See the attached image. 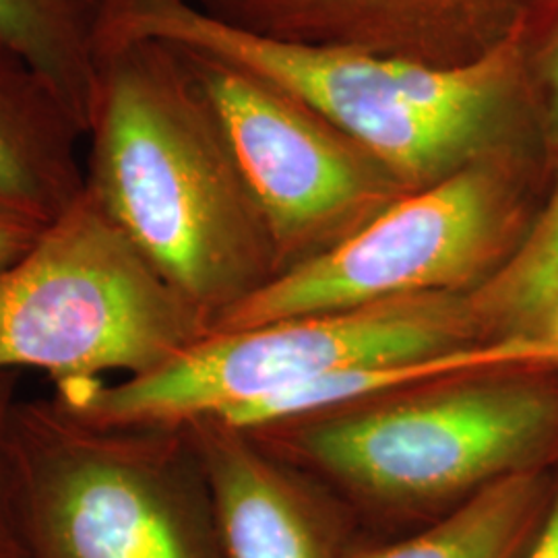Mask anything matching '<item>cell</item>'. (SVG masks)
Wrapping results in <instances>:
<instances>
[{"label": "cell", "instance_id": "e0dca14e", "mask_svg": "<svg viewBox=\"0 0 558 558\" xmlns=\"http://www.w3.org/2000/svg\"><path fill=\"white\" fill-rule=\"evenodd\" d=\"M530 59L542 108L544 140L558 166V0H546L527 23Z\"/></svg>", "mask_w": 558, "mask_h": 558}, {"label": "cell", "instance_id": "30bf717a", "mask_svg": "<svg viewBox=\"0 0 558 558\" xmlns=\"http://www.w3.org/2000/svg\"><path fill=\"white\" fill-rule=\"evenodd\" d=\"M85 135L40 75L0 44V214L48 226L85 189Z\"/></svg>", "mask_w": 558, "mask_h": 558}, {"label": "cell", "instance_id": "8992f818", "mask_svg": "<svg viewBox=\"0 0 558 558\" xmlns=\"http://www.w3.org/2000/svg\"><path fill=\"white\" fill-rule=\"evenodd\" d=\"M174 428L101 426L54 398L15 422L25 558H226L207 474L170 459Z\"/></svg>", "mask_w": 558, "mask_h": 558}, {"label": "cell", "instance_id": "3957f363", "mask_svg": "<svg viewBox=\"0 0 558 558\" xmlns=\"http://www.w3.org/2000/svg\"><path fill=\"white\" fill-rule=\"evenodd\" d=\"M539 158L550 160L544 145L502 149L399 195L327 251L221 311L209 333L447 294L490 278L538 214L527 191Z\"/></svg>", "mask_w": 558, "mask_h": 558}, {"label": "cell", "instance_id": "ba28073f", "mask_svg": "<svg viewBox=\"0 0 558 558\" xmlns=\"http://www.w3.org/2000/svg\"><path fill=\"white\" fill-rule=\"evenodd\" d=\"M180 52L216 112L276 257L350 223L356 230L408 193L354 141L276 87Z\"/></svg>", "mask_w": 558, "mask_h": 558}, {"label": "cell", "instance_id": "8fae6325", "mask_svg": "<svg viewBox=\"0 0 558 558\" xmlns=\"http://www.w3.org/2000/svg\"><path fill=\"white\" fill-rule=\"evenodd\" d=\"M203 453L226 558H336L311 509L239 433L189 424Z\"/></svg>", "mask_w": 558, "mask_h": 558}, {"label": "cell", "instance_id": "9c48e42d", "mask_svg": "<svg viewBox=\"0 0 558 558\" xmlns=\"http://www.w3.org/2000/svg\"><path fill=\"white\" fill-rule=\"evenodd\" d=\"M203 13L283 40L354 48L430 66L486 57L546 0H189Z\"/></svg>", "mask_w": 558, "mask_h": 558}, {"label": "cell", "instance_id": "d6986e66", "mask_svg": "<svg viewBox=\"0 0 558 558\" xmlns=\"http://www.w3.org/2000/svg\"><path fill=\"white\" fill-rule=\"evenodd\" d=\"M521 558H558V480L538 532Z\"/></svg>", "mask_w": 558, "mask_h": 558}, {"label": "cell", "instance_id": "2e32d148", "mask_svg": "<svg viewBox=\"0 0 558 558\" xmlns=\"http://www.w3.org/2000/svg\"><path fill=\"white\" fill-rule=\"evenodd\" d=\"M20 403V371H0V558H25L15 453Z\"/></svg>", "mask_w": 558, "mask_h": 558}, {"label": "cell", "instance_id": "5bb4252c", "mask_svg": "<svg viewBox=\"0 0 558 558\" xmlns=\"http://www.w3.org/2000/svg\"><path fill=\"white\" fill-rule=\"evenodd\" d=\"M106 0H0V44L59 96L87 137Z\"/></svg>", "mask_w": 558, "mask_h": 558}, {"label": "cell", "instance_id": "7a4b0ae2", "mask_svg": "<svg viewBox=\"0 0 558 558\" xmlns=\"http://www.w3.org/2000/svg\"><path fill=\"white\" fill-rule=\"evenodd\" d=\"M85 145V189L209 325L265 281V223L180 50H101Z\"/></svg>", "mask_w": 558, "mask_h": 558}, {"label": "cell", "instance_id": "ac0fdd59", "mask_svg": "<svg viewBox=\"0 0 558 558\" xmlns=\"http://www.w3.org/2000/svg\"><path fill=\"white\" fill-rule=\"evenodd\" d=\"M46 226L0 214V274L36 244Z\"/></svg>", "mask_w": 558, "mask_h": 558}, {"label": "cell", "instance_id": "44dd1931", "mask_svg": "<svg viewBox=\"0 0 558 558\" xmlns=\"http://www.w3.org/2000/svg\"><path fill=\"white\" fill-rule=\"evenodd\" d=\"M555 300H558V279H557V283H555V286H553V290H550V292H548V296H546V300H544V304H542V308H546V306H548V304H550V302H555ZM542 308H539V311H542ZM538 311V313H539ZM538 313H536V315H538ZM536 315H534V317H536Z\"/></svg>", "mask_w": 558, "mask_h": 558}, {"label": "cell", "instance_id": "52a82bcc", "mask_svg": "<svg viewBox=\"0 0 558 558\" xmlns=\"http://www.w3.org/2000/svg\"><path fill=\"white\" fill-rule=\"evenodd\" d=\"M306 449L331 474L387 500L439 499L539 468L558 451V385L499 377L320 424Z\"/></svg>", "mask_w": 558, "mask_h": 558}, {"label": "cell", "instance_id": "4fadbf2b", "mask_svg": "<svg viewBox=\"0 0 558 558\" xmlns=\"http://www.w3.org/2000/svg\"><path fill=\"white\" fill-rule=\"evenodd\" d=\"M553 486L542 468L507 474L414 538L359 548L348 558H521L546 515Z\"/></svg>", "mask_w": 558, "mask_h": 558}, {"label": "cell", "instance_id": "5b68a950", "mask_svg": "<svg viewBox=\"0 0 558 558\" xmlns=\"http://www.w3.org/2000/svg\"><path fill=\"white\" fill-rule=\"evenodd\" d=\"M468 302L449 294L207 333L158 368L52 398L101 426L223 422L288 389L364 364L418 359L478 339Z\"/></svg>", "mask_w": 558, "mask_h": 558}, {"label": "cell", "instance_id": "ffe728a7", "mask_svg": "<svg viewBox=\"0 0 558 558\" xmlns=\"http://www.w3.org/2000/svg\"><path fill=\"white\" fill-rule=\"evenodd\" d=\"M518 329H527L539 339L550 360V368L558 371V300L550 302L536 317L523 323Z\"/></svg>", "mask_w": 558, "mask_h": 558}, {"label": "cell", "instance_id": "9a60e30c", "mask_svg": "<svg viewBox=\"0 0 558 558\" xmlns=\"http://www.w3.org/2000/svg\"><path fill=\"white\" fill-rule=\"evenodd\" d=\"M558 279V166L548 197L509 259L470 294L468 306L488 338L532 319Z\"/></svg>", "mask_w": 558, "mask_h": 558}, {"label": "cell", "instance_id": "277c9868", "mask_svg": "<svg viewBox=\"0 0 558 558\" xmlns=\"http://www.w3.org/2000/svg\"><path fill=\"white\" fill-rule=\"evenodd\" d=\"M209 333L83 189L36 244L0 274V371L34 368L54 391L137 377Z\"/></svg>", "mask_w": 558, "mask_h": 558}, {"label": "cell", "instance_id": "6da1fadb", "mask_svg": "<svg viewBox=\"0 0 558 558\" xmlns=\"http://www.w3.org/2000/svg\"><path fill=\"white\" fill-rule=\"evenodd\" d=\"M140 40L218 60L276 87L354 141L405 191L495 151L546 145L525 25L470 64L430 66L265 36L189 0H106L100 52Z\"/></svg>", "mask_w": 558, "mask_h": 558}, {"label": "cell", "instance_id": "7c38bea8", "mask_svg": "<svg viewBox=\"0 0 558 558\" xmlns=\"http://www.w3.org/2000/svg\"><path fill=\"white\" fill-rule=\"evenodd\" d=\"M458 375L539 377L544 375V359L538 341L527 331L515 329L493 338L476 339L463 345L447 348L418 359L364 364L356 368L339 371L239 410L223 422H218L216 426L234 433L257 430L263 426L319 412L325 408H336L354 399L389 393L393 389L410 387L420 380Z\"/></svg>", "mask_w": 558, "mask_h": 558}]
</instances>
